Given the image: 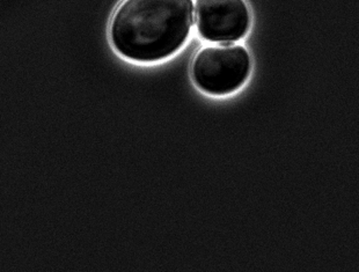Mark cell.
I'll return each mask as SVG.
<instances>
[{
	"label": "cell",
	"instance_id": "1",
	"mask_svg": "<svg viewBox=\"0 0 359 272\" xmlns=\"http://www.w3.org/2000/svg\"><path fill=\"white\" fill-rule=\"evenodd\" d=\"M193 24V0H124L114 14L110 37L122 56L149 63L177 53Z\"/></svg>",
	"mask_w": 359,
	"mask_h": 272
},
{
	"label": "cell",
	"instance_id": "2",
	"mask_svg": "<svg viewBox=\"0 0 359 272\" xmlns=\"http://www.w3.org/2000/svg\"><path fill=\"white\" fill-rule=\"evenodd\" d=\"M252 69L246 48L233 42L203 48L191 65V76L197 87L213 95L233 93L243 86Z\"/></svg>",
	"mask_w": 359,
	"mask_h": 272
},
{
	"label": "cell",
	"instance_id": "3",
	"mask_svg": "<svg viewBox=\"0 0 359 272\" xmlns=\"http://www.w3.org/2000/svg\"><path fill=\"white\" fill-rule=\"evenodd\" d=\"M195 21L204 40L236 42L248 33L250 8L245 0H195Z\"/></svg>",
	"mask_w": 359,
	"mask_h": 272
}]
</instances>
